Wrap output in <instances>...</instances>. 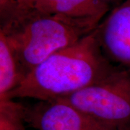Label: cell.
<instances>
[{
  "instance_id": "6",
  "label": "cell",
  "mask_w": 130,
  "mask_h": 130,
  "mask_svg": "<svg viewBox=\"0 0 130 130\" xmlns=\"http://www.w3.org/2000/svg\"><path fill=\"white\" fill-rule=\"evenodd\" d=\"M107 0H37L35 9L97 28L110 9Z\"/></svg>"
},
{
  "instance_id": "8",
  "label": "cell",
  "mask_w": 130,
  "mask_h": 130,
  "mask_svg": "<svg viewBox=\"0 0 130 130\" xmlns=\"http://www.w3.org/2000/svg\"><path fill=\"white\" fill-rule=\"evenodd\" d=\"M25 107L12 99L0 101V130H25Z\"/></svg>"
},
{
  "instance_id": "4",
  "label": "cell",
  "mask_w": 130,
  "mask_h": 130,
  "mask_svg": "<svg viewBox=\"0 0 130 130\" xmlns=\"http://www.w3.org/2000/svg\"><path fill=\"white\" fill-rule=\"evenodd\" d=\"M25 119L36 130H113L62 99L25 107Z\"/></svg>"
},
{
  "instance_id": "1",
  "label": "cell",
  "mask_w": 130,
  "mask_h": 130,
  "mask_svg": "<svg viewBox=\"0 0 130 130\" xmlns=\"http://www.w3.org/2000/svg\"><path fill=\"white\" fill-rule=\"evenodd\" d=\"M116 67L103 53L94 30L34 67L7 99L45 101L67 97L103 79Z\"/></svg>"
},
{
  "instance_id": "3",
  "label": "cell",
  "mask_w": 130,
  "mask_h": 130,
  "mask_svg": "<svg viewBox=\"0 0 130 130\" xmlns=\"http://www.w3.org/2000/svg\"><path fill=\"white\" fill-rule=\"evenodd\" d=\"M113 130L130 128V69L117 66L103 79L61 98Z\"/></svg>"
},
{
  "instance_id": "10",
  "label": "cell",
  "mask_w": 130,
  "mask_h": 130,
  "mask_svg": "<svg viewBox=\"0 0 130 130\" xmlns=\"http://www.w3.org/2000/svg\"><path fill=\"white\" fill-rule=\"evenodd\" d=\"M108 2H109V4L110 5H112V4H114L115 6L117 5H119V3H121L122 2H124V1H125V0H107Z\"/></svg>"
},
{
  "instance_id": "9",
  "label": "cell",
  "mask_w": 130,
  "mask_h": 130,
  "mask_svg": "<svg viewBox=\"0 0 130 130\" xmlns=\"http://www.w3.org/2000/svg\"><path fill=\"white\" fill-rule=\"evenodd\" d=\"M20 12V17L35 10L37 0H14ZM20 18V17H19Z\"/></svg>"
},
{
  "instance_id": "2",
  "label": "cell",
  "mask_w": 130,
  "mask_h": 130,
  "mask_svg": "<svg viewBox=\"0 0 130 130\" xmlns=\"http://www.w3.org/2000/svg\"><path fill=\"white\" fill-rule=\"evenodd\" d=\"M95 29L35 9L2 25L0 32L5 35L27 75L48 57Z\"/></svg>"
},
{
  "instance_id": "7",
  "label": "cell",
  "mask_w": 130,
  "mask_h": 130,
  "mask_svg": "<svg viewBox=\"0 0 130 130\" xmlns=\"http://www.w3.org/2000/svg\"><path fill=\"white\" fill-rule=\"evenodd\" d=\"M25 77L14 51L5 35L0 32V101L6 100Z\"/></svg>"
},
{
  "instance_id": "5",
  "label": "cell",
  "mask_w": 130,
  "mask_h": 130,
  "mask_svg": "<svg viewBox=\"0 0 130 130\" xmlns=\"http://www.w3.org/2000/svg\"><path fill=\"white\" fill-rule=\"evenodd\" d=\"M95 32L107 59L113 64L130 69V0L116 5Z\"/></svg>"
}]
</instances>
